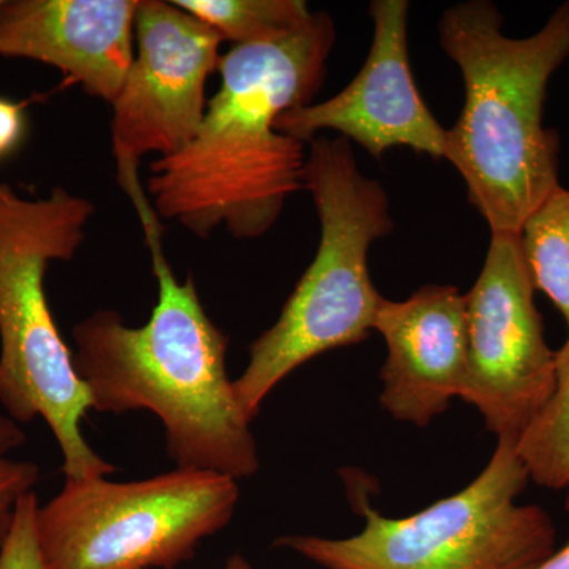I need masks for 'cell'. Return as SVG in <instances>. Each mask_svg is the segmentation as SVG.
Listing matches in <instances>:
<instances>
[{"instance_id":"15","label":"cell","mask_w":569,"mask_h":569,"mask_svg":"<svg viewBox=\"0 0 569 569\" xmlns=\"http://www.w3.org/2000/svg\"><path fill=\"white\" fill-rule=\"evenodd\" d=\"M556 389L516 441V452L531 481L569 492V336L556 351Z\"/></svg>"},{"instance_id":"9","label":"cell","mask_w":569,"mask_h":569,"mask_svg":"<svg viewBox=\"0 0 569 569\" xmlns=\"http://www.w3.org/2000/svg\"><path fill=\"white\" fill-rule=\"evenodd\" d=\"M137 52L111 103L112 152L123 190L138 183L148 153L182 151L203 122L206 82L219 69L223 37L162 0H140L134 18Z\"/></svg>"},{"instance_id":"4","label":"cell","mask_w":569,"mask_h":569,"mask_svg":"<svg viewBox=\"0 0 569 569\" xmlns=\"http://www.w3.org/2000/svg\"><path fill=\"white\" fill-rule=\"evenodd\" d=\"M93 211L91 201L62 187L29 200L0 182V403L14 422H47L61 449L66 479L107 478L116 471L82 436L91 392L44 291L48 266L73 260Z\"/></svg>"},{"instance_id":"14","label":"cell","mask_w":569,"mask_h":569,"mask_svg":"<svg viewBox=\"0 0 569 569\" xmlns=\"http://www.w3.org/2000/svg\"><path fill=\"white\" fill-rule=\"evenodd\" d=\"M535 290L559 309L569 331V189L559 186L520 231Z\"/></svg>"},{"instance_id":"21","label":"cell","mask_w":569,"mask_h":569,"mask_svg":"<svg viewBox=\"0 0 569 569\" xmlns=\"http://www.w3.org/2000/svg\"><path fill=\"white\" fill-rule=\"evenodd\" d=\"M223 569H253L250 567L249 561L244 559V557L239 556V553H234L233 557H230V560L227 561Z\"/></svg>"},{"instance_id":"20","label":"cell","mask_w":569,"mask_h":569,"mask_svg":"<svg viewBox=\"0 0 569 569\" xmlns=\"http://www.w3.org/2000/svg\"><path fill=\"white\" fill-rule=\"evenodd\" d=\"M567 508L569 509V492L567 498ZM535 569H569V541L565 548H561L559 552H553L549 559L542 561V563Z\"/></svg>"},{"instance_id":"12","label":"cell","mask_w":569,"mask_h":569,"mask_svg":"<svg viewBox=\"0 0 569 569\" xmlns=\"http://www.w3.org/2000/svg\"><path fill=\"white\" fill-rule=\"evenodd\" d=\"M140 0L0 2V56L61 70L96 99L112 103L132 67Z\"/></svg>"},{"instance_id":"16","label":"cell","mask_w":569,"mask_h":569,"mask_svg":"<svg viewBox=\"0 0 569 569\" xmlns=\"http://www.w3.org/2000/svg\"><path fill=\"white\" fill-rule=\"evenodd\" d=\"M36 492L26 493L18 501L6 541L0 546V569H48L37 537Z\"/></svg>"},{"instance_id":"18","label":"cell","mask_w":569,"mask_h":569,"mask_svg":"<svg viewBox=\"0 0 569 569\" xmlns=\"http://www.w3.org/2000/svg\"><path fill=\"white\" fill-rule=\"evenodd\" d=\"M24 108L0 97V159L18 148L24 134Z\"/></svg>"},{"instance_id":"2","label":"cell","mask_w":569,"mask_h":569,"mask_svg":"<svg viewBox=\"0 0 569 569\" xmlns=\"http://www.w3.org/2000/svg\"><path fill=\"white\" fill-rule=\"evenodd\" d=\"M159 298L148 323L132 328L116 310H97L73 328L74 367L91 392L92 410H148L162 421L178 468L236 479L260 468L249 418L227 370L228 337L206 313L193 276L176 279L151 203L137 209Z\"/></svg>"},{"instance_id":"22","label":"cell","mask_w":569,"mask_h":569,"mask_svg":"<svg viewBox=\"0 0 569 569\" xmlns=\"http://www.w3.org/2000/svg\"><path fill=\"white\" fill-rule=\"evenodd\" d=\"M0 2H2V0H0Z\"/></svg>"},{"instance_id":"17","label":"cell","mask_w":569,"mask_h":569,"mask_svg":"<svg viewBox=\"0 0 569 569\" xmlns=\"http://www.w3.org/2000/svg\"><path fill=\"white\" fill-rule=\"evenodd\" d=\"M40 479V468L28 460L0 456V546L9 535L18 501L33 492Z\"/></svg>"},{"instance_id":"7","label":"cell","mask_w":569,"mask_h":569,"mask_svg":"<svg viewBox=\"0 0 569 569\" xmlns=\"http://www.w3.org/2000/svg\"><path fill=\"white\" fill-rule=\"evenodd\" d=\"M239 486L192 468L132 482L66 479L37 511L48 569H174L233 519Z\"/></svg>"},{"instance_id":"13","label":"cell","mask_w":569,"mask_h":569,"mask_svg":"<svg viewBox=\"0 0 569 569\" xmlns=\"http://www.w3.org/2000/svg\"><path fill=\"white\" fill-rule=\"evenodd\" d=\"M174 6L211 26L234 47L282 40L313 17L302 0H178Z\"/></svg>"},{"instance_id":"5","label":"cell","mask_w":569,"mask_h":569,"mask_svg":"<svg viewBox=\"0 0 569 569\" xmlns=\"http://www.w3.org/2000/svg\"><path fill=\"white\" fill-rule=\"evenodd\" d=\"M302 187L320 217V246L279 320L250 346L249 365L233 381L250 421L298 367L369 339L383 299L370 279L369 249L395 223L387 192L359 171L347 138L310 141Z\"/></svg>"},{"instance_id":"19","label":"cell","mask_w":569,"mask_h":569,"mask_svg":"<svg viewBox=\"0 0 569 569\" xmlns=\"http://www.w3.org/2000/svg\"><path fill=\"white\" fill-rule=\"evenodd\" d=\"M24 430L7 415L0 413V456H7L13 449L24 445Z\"/></svg>"},{"instance_id":"1","label":"cell","mask_w":569,"mask_h":569,"mask_svg":"<svg viewBox=\"0 0 569 569\" xmlns=\"http://www.w3.org/2000/svg\"><path fill=\"white\" fill-rule=\"evenodd\" d=\"M335 41V22L318 11L282 40L222 56V81L200 130L182 151L151 164L157 217L198 238L220 227L238 239L268 233L288 197L305 189L307 160L305 142L279 132L276 121L313 99Z\"/></svg>"},{"instance_id":"11","label":"cell","mask_w":569,"mask_h":569,"mask_svg":"<svg viewBox=\"0 0 569 569\" xmlns=\"http://www.w3.org/2000/svg\"><path fill=\"white\" fill-rule=\"evenodd\" d=\"M373 331L383 336L380 403L392 418L429 426L462 397L468 377L466 295L452 284H425L406 301L381 299Z\"/></svg>"},{"instance_id":"6","label":"cell","mask_w":569,"mask_h":569,"mask_svg":"<svg viewBox=\"0 0 569 569\" xmlns=\"http://www.w3.org/2000/svg\"><path fill=\"white\" fill-rule=\"evenodd\" d=\"M530 477L516 441L498 440L488 466L456 496L403 519L385 518L351 492L365 529L351 538L284 537L326 569H535L556 552L548 511L518 505Z\"/></svg>"},{"instance_id":"10","label":"cell","mask_w":569,"mask_h":569,"mask_svg":"<svg viewBox=\"0 0 569 569\" xmlns=\"http://www.w3.org/2000/svg\"><path fill=\"white\" fill-rule=\"evenodd\" d=\"M373 41L358 77L332 99L279 116L276 129L301 142L335 130L380 160L392 148H410L445 160L448 130L429 110L408 58V2L373 0Z\"/></svg>"},{"instance_id":"3","label":"cell","mask_w":569,"mask_h":569,"mask_svg":"<svg viewBox=\"0 0 569 569\" xmlns=\"http://www.w3.org/2000/svg\"><path fill=\"white\" fill-rule=\"evenodd\" d=\"M493 3L470 0L441 17L440 43L458 63L466 103L448 130L445 160L492 233L520 234L560 186V137L542 123L550 77L569 58V2L527 39L501 32Z\"/></svg>"},{"instance_id":"8","label":"cell","mask_w":569,"mask_h":569,"mask_svg":"<svg viewBox=\"0 0 569 569\" xmlns=\"http://www.w3.org/2000/svg\"><path fill=\"white\" fill-rule=\"evenodd\" d=\"M520 234L492 233L466 295L468 377L462 399L498 440L518 441L556 389V351L546 342Z\"/></svg>"}]
</instances>
